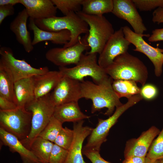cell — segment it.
<instances>
[{"label": "cell", "instance_id": "9c48e42d", "mask_svg": "<svg viewBox=\"0 0 163 163\" xmlns=\"http://www.w3.org/2000/svg\"><path fill=\"white\" fill-rule=\"evenodd\" d=\"M0 66L10 73L15 82L19 80L44 74L49 71L47 66L35 68L24 59L16 58L9 47L2 46L0 48Z\"/></svg>", "mask_w": 163, "mask_h": 163}, {"label": "cell", "instance_id": "5bb4252c", "mask_svg": "<svg viewBox=\"0 0 163 163\" xmlns=\"http://www.w3.org/2000/svg\"><path fill=\"white\" fill-rule=\"evenodd\" d=\"M112 13L127 21L136 33L142 34L147 30L142 18L132 0H113Z\"/></svg>", "mask_w": 163, "mask_h": 163}, {"label": "cell", "instance_id": "d590c367", "mask_svg": "<svg viewBox=\"0 0 163 163\" xmlns=\"http://www.w3.org/2000/svg\"><path fill=\"white\" fill-rule=\"evenodd\" d=\"M14 13V6L11 5H0V24L7 17L11 16Z\"/></svg>", "mask_w": 163, "mask_h": 163}, {"label": "cell", "instance_id": "2e32d148", "mask_svg": "<svg viewBox=\"0 0 163 163\" xmlns=\"http://www.w3.org/2000/svg\"><path fill=\"white\" fill-rule=\"evenodd\" d=\"M29 17L26 9L24 8L18 13L10 25V29L14 34L17 41L27 53L31 52L34 49L32 41L27 26Z\"/></svg>", "mask_w": 163, "mask_h": 163}, {"label": "cell", "instance_id": "f35d334b", "mask_svg": "<svg viewBox=\"0 0 163 163\" xmlns=\"http://www.w3.org/2000/svg\"><path fill=\"white\" fill-rule=\"evenodd\" d=\"M152 21L158 24L163 23V8L155 9L153 12Z\"/></svg>", "mask_w": 163, "mask_h": 163}, {"label": "cell", "instance_id": "d6a6232c", "mask_svg": "<svg viewBox=\"0 0 163 163\" xmlns=\"http://www.w3.org/2000/svg\"><path fill=\"white\" fill-rule=\"evenodd\" d=\"M68 151L54 143L50 154L49 163H64L67 158Z\"/></svg>", "mask_w": 163, "mask_h": 163}, {"label": "cell", "instance_id": "9a60e30c", "mask_svg": "<svg viewBox=\"0 0 163 163\" xmlns=\"http://www.w3.org/2000/svg\"><path fill=\"white\" fill-rule=\"evenodd\" d=\"M84 122V120H82L74 123L73 139L64 163H86L82 156L83 144L93 128L83 126Z\"/></svg>", "mask_w": 163, "mask_h": 163}, {"label": "cell", "instance_id": "484cf974", "mask_svg": "<svg viewBox=\"0 0 163 163\" xmlns=\"http://www.w3.org/2000/svg\"><path fill=\"white\" fill-rule=\"evenodd\" d=\"M136 82L130 80H114L112 86L113 89L119 99L126 97L127 99L140 94L141 88Z\"/></svg>", "mask_w": 163, "mask_h": 163}, {"label": "cell", "instance_id": "d4e9b609", "mask_svg": "<svg viewBox=\"0 0 163 163\" xmlns=\"http://www.w3.org/2000/svg\"><path fill=\"white\" fill-rule=\"evenodd\" d=\"M54 143L38 136L33 142L30 149L41 163H49Z\"/></svg>", "mask_w": 163, "mask_h": 163}, {"label": "cell", "instance_id": "277c9868", "mask_svg": "<svg viewBox=\"0 0 163 163\" xmlns=\"http://www.w3.org/2000/svg\"><path fill=\"white\" fill-rule=\"evenodd\" d=\"M55 107L50 93L35 98L25 105L26 109L32 113L31 129L27 137L21 141L28 149L53 116Z\"/></svg>", "mask_w": 163, "mask_h": 163}, {"label": "cell", "instance_id": "5b68a950", "mask_svg": "<svg viewBox=\"0 0 163 163\" xmlns=\"http://www.w3.org/2000/svg\"><path fill=\"white\" fill-rule=\"evenodd\" d=\"M76 13L89 26L87 41L90 50L88 52L99 55L114 32L112 24L103 15L88 14L82 11Z\"/></svg>", "mask_w": 163, "mask_h": 163}, {"label": "cell", "instance_id": "83f0119b", "mask_svg": "<svg viewBox=\"0 0 163 163\" xmlns=\"http://www.w3.org/2000/svg\"><path fill=\"white\" fill-rule=\"evenodd\" d=\"M62 124L53 116L39 136L54 143L63 128Z\"/></svg>", "mask_w": 163, "mask_h": 163}, {"label": "cell", "instance_id": "603a6c76", "mask_svg": "<svg viewBox=\"0 0 163 163\" xmlns=\"http://www.w3.org/2000/svg\"><path fill=\"white\" fill-rule=\"evenodd\" d=\"M53 116L62 123L65 122L74 123L90 117L82 112L78 101L56 106Z\"/></svg>", "mask_w": 163, "mask_h": 163}, {"label": "cell", "instance_id": "ac0fdd59", "mask_svg": "<svg viewBox=\"0 0 163 163\" xmlns=\"http://www.w3.org/2000/svg\"><path fill=\"white\" fill-rule=\"evenodd\" d=\"M0 139L2 144L8 146L10 151L19 154L22 163H41L32 151L16 137L0 127Z\"/></svg>", "mask_w": 163, "mask_h": 163}, {"label": "cell", "instance_id": "ba28073f", "mask_svg": "<svg viewBox=\"0 0 163 163\" xmlns=\"http://www.w3.org/2000/svg\"><path fill=\"white\" fill-rule=\"evenodd\" d=\"M32 113L25 107L11 110H0V126L20 141L26 139L31 131Z\"/></svg>", "mask_w": 163, "mask_h": 163}, {"label": "cell", "instance_id": "ffe728a7", "mask_svg": "<svg viewBox=\"0 0 163 163\" xmlns=\"http://www.w3.org/2000/svg\"><path fill=\"white\" fill-rule=\"evenodd\" d=\"M160 132L157 127L152 126L143 133L126 150L125 153V158L131 156L145 157L154 138Z\"/></svg>", "mask_w": 163, "mask_h": 163}, {"label": "cell", "instance_id": "d6986e66", "mask_svg": "<svg viewBox=\"0 0 163 163\" xmlns=\"http://www.w3.org/2000/svg\"><path fill=\"white\" fill-rule=\"evenodd\" d=\"M29 18V28L33 31L34 35L32 42L33 46L45 41H50L56 44L64 45L70 40L71 34L69 30H63L57 32L44 30L36 25L34 19Z\"/></svg>", "mask_w": 163, "mask_h": 163}, {"label": "cell", "instance_id": "4fadbf2b", "mask_svg": "<svg viewBox=\"0 0 163 163\" xmlns=\"http://www.w3.org/2000/svg\"><path fill=\"white\" fill-rule=\"evenodd\" d=\"M51 94L56 106L72 102H78L82 98L81 82L63 76Z\"/></svg>", "mask_w": 163, "mask_h": 163}, {"label": "cell", "instance_id": "8992f818", "mask_svg": "<svg viewBox=\"0 0 163 163\" xmlns=\"http://www.w3.org/2000/svg\"><path fill=\"white\" fill-rule=\"evenodd\" d=\"M96 53L87 52L81 55L78 62L72 68L59 67V71L63 76L68 77L82 82L87 77H91L93 82L99 84L108 76L104 69L97 62Z\"/></svg>", "mask_w": 163, "mask_h": 163}, {"label": "cell", "instance_id": "7c38bea8", "mask_svg": "<svg viewBox=\"0 0 163 163\" xmlns=\"http://www.w3.org/2000/svg\"><path fill=\"white\" fill-rule=\"evenodd\" d=\"M131 43L125 37L123 27L114 32L105 44L98 60L99 65L105 69L119 55L128 52Z\"/></svg>", "mask_w": 163, "mask_h": 163}, {"label": "cell", "instance_id": "4dcf8cb0", "mask_svg": "<svg viewBox=\"0 0 163 163\" xmlns=\"http://www.w3.org/2000/svg\"><path fill=\"white\" fill-rule=\"evenodd\" d=\"M74 131L66 127L63 128L56 138L54 143L68 150L72 142Z\"/></svg>", "mask_w": 163, "mask_h": 163}, {"label": "cell", "instance_id": "3957f363", "mask_svg": "<svg viewBox=\"0 0 163 163\" xmlns=\"http://www.w3.org/2000/svg\"><path fill=\"white\" fill-rule=\"evenodd\" d=\"M36 25L40 29L51 32H57L63 30H69L71 34V39L63 47L72 46L78 41L80 35L88 34L89 27L88 24L75 12H71L62 17L56 16L41 19L34 20Z\"/></svg>", "mask_w": 163, "mask_h": 163}, {"label": "cell", "instance_id": "8fae6325", "mask_svg": "<svg viewBox=\"0 0 163 163\" xmlns=\"http://www.w3.org/2000/svg\"><path fill=\"white\" fill-rule=\"evenodd\" d=\"M88 36L87 34L82 38L80 37L78 42L72 46L49 49L45 54L46 59L59 67L72 64L76 65L83 52L90 49L87 41Z\"/></svg>", "mask_w": 163, "mask_h": 163}, {"label": "cell", "instance_id": "8d00e7d4", "mask_svg": "<svg viewBox=\"0 0 163 163\" xmlns=\"http://www.w3.org/2000/svg\"><path fill=\"white\" fill-rule=\"evenodd\" d=\"M17 107L13 102L0 96V110H11L16 109Z\"/></svg>", "mask_w": 163, "mask_h": 163}, {"label": "cell", "instance_id": "e575fe53", "mask_svg": "<svg viewBox=\"0 0 163 163\" xmlns=\"http://www.w3.org/2000/svg\"><path fill=\"white\" fill-rule=\"evenodd\" d=\"M100 151L91 149H82V153L92 163H110L103 159L101 156Z\"/></svg>", "mask_w": 163, "mask_h": 163}, {"label": "cell", "instance_id": "60d3db41", "mask_svg": "<svg viewBox=\"0 0 163 163\" xmlns=\"http://www.w3.org/2000/svg\"><path fill=\"white\" fill-rule=\"evenodd\" d=\"M20 3V0H0V5H14Z\"/></svg>", "mask_w": 163, "mask_h": 163}, {"label": "cell", "instance_id": "836d02e7", "mask_svg": "<svg viewBox=\"0 0 163 163\" xmlns=\"http://www.w3.org/2000/svg\"><path fill=\"white\" fill-rule=\"evenodd\" d=\"M158 94L156 87L152 84H145L141 88L140 94L143 98L147 100H151L156 97Z\"/></svg>", "mask_w": 163, "mask_h": 163}, {"label": "cell", "instance_id": "7a4b0ae2", "mask_svg": "<svg viewBox=\"0 0 163 163\" xmlns=\"http://www.w3.org/2000/svg\"><path fill=\"white\" fill-rule=\"evenodd\" d=\"M104 69L107 74L113 80H132L143 86L148 78V71L145 64L128 52L117 57L110 66Z\"/></svg>", "mask_w": 163, "mask_h": 163}, {"label": "cell", "instance_id": "44dd1931", "mask_svg": "<svg viewBox=\"0 0 163 163\" xmlns=\"http://www.w3.org/2000/svg\"><path fill=\"white\" fill-rule=\"evenodd\" d=\"M62 77L59 70L49 71L44 74L34 76L35 98L50 93L55 88Z\"/></svg>", "mask_w": 163, "mask_h": 163}, {"label": "cell", "instance_id": "ab89813d", "mask_svg": "<svg viewBox=\"0 0 163 163\" xmlns=\"http://www.w3.org/2000/svg\"><path fill=\"white\" fill-rule=\"evenodd\" d=\"M122 163H145V157H130L125 158Z\"/></svg>", "mask_w": 163, "mask_h": 163}, {"label": "cell", "instance_id": "4316f807", "mask_svg": "<svg viewBox=\"0 0 163 163\" xmlns=\"http://www.w3.org/2000/svg\"><path fill=\"white\" fill-rule=\"evenodd\" d=\"M14 82L10 73L0 66V96L14 102Z\"/></svg>", "mask_w": 163, "mask_h": 163}, {"label": "cell", "instance_id": "e0dca14e", "mask_svg": "<svg viewBox=\"0 0 163 163\" xmlns=\"http://www.w3.org/2000/svg\"><path fill=\"white\" fill-rule=\"evenodd\" d=\"M30 18L46 19L56 16L57 8L51 0H20Z\"/></svg>", "mask_w": 163, "mask_h": 163}, {"label": "cell", "instance_id": "b9f144b4", "mask_svg": "<svg viewBox=\"0 0 163 163\" xmlns=\"http://www.w3.org/2000/svg\"><path fill=\"white\" fill-rule=\"evenodd\" d=\"M145 163H160V160H157L153 161H150L147 160L145 158Z\"/></svg>", "mask_w": 163, "mask_h": 163}, {"label": "cell", "instance_id": "6da1fadb", "mask_svg": "<svg viewBox=\"0 0 163 163\" xmlns=\"http://www.w3.org/2000/svg\"><path fill=\"white\" fill-rule=\"evenodd\" d=\"M113 81L108 76L98 84L88 80L81 82L82 98L92 101V113L106 108L107 110L104 114L110 116L115 108L123 104L113 89Z\"/></svg>", "mask_w": 163, "mask_h": 163}, {"label": "cell", "instance_id": "f1b7e54d", "mask_svg": "<svg viewBox=\"0 0 163 163\" xmlns=\"http://www.w3.org/2000/svg\"><path fill=\"white\" fill-rule=\"evenodd\" d=\"M145 158L150 161L163 158V127L157 138L152 142Z\"/></svg>", "mask_w": 163, "mask_h": 163}, {"label": "cell", "instance_id": "74e56055", "mask_svg": "<svg viewBox=\"0 0 163 163\" xmlns=\"http://www.w3.org/2000/svg\"><path fill=\"white\" fill-rule=\"evenodd\" d=\"M148 40L150 42L163 41V28L156 29L152 31V34L148 38Z\"/></svg>", "mask_w": 163, "mask_h": 163}, {"label": "cell", "instance_id": "30bf717a", "mask_svg": "<svg viewBox=\"0 0 163 163\" xmlns=\"http://www.w3.org/2000/svg\"><path fill=\"white\" fill-rule=\"evenodd\" d=\"M122 27L125 38L135 47L133 50L145 55L153 65L155 76L160 77L162 73L163 49L154 47L144 40L143 37H149L150 34H137L127 26Z\"/></svg>", "mask_w": 163, "mask_h": 163}, {"label": "cell", "instance_id": "52a82bcc", "mask_svg": "<svg viewBox=\"0 0 163 163\" xmlns=\"http://www.w3.org/2000/svg\"><path fill=\"white\" fill-rule=\"evenodd\" d=\"M143 98L139 94L128 99L124 104L117 107L113 113L107 119H98L96 127L93 128L83 149L100 151L102 144L106 140V137L110 128L115 124L119 117L129 108L136 104Z\"/></svg>", "mask_w": 163, "mask_h": 163}, {"label": "cell", "instance_id": "f546056e", "mask_svg": "<svg viewBox=\"0 0 163 163\" xmlns=\"http://www.w3.org/2000/svg\"><path fill=\"white\" fill-rule=\"evenodd\" d=\"M57 9L66 16L69 13L81 11L83 0H51Z\"/></svg>", "mask_w": 163, "mask_h": 163}, {"label": "cell", "instance_id": "1f68e13d", "mask_svg": "<svg viewBox=\"0 0 163 163\" xmlns=\"http://www.w3.org/2000/svg\"><path fill=\"white\" fill-rule=\"evenodd\" d=\"M132 0L137 8L141 11H150L155 8H163V0Z\"/></svg>", "mask_w": 163, "mask_h": 163}, {"label": "cell", "instance_id": "cb8c5ba5", "mask_svg": "<svg viewBox=\"0 0 163 163\" xmlns=\"http://www.w3.org/2000/svg\"><path fill=\"white\" fill-rule=\"evenodd\" d=\"M82 10L84 13L89 15L101 16L112 12L113 0H83Z\"/></svg>", "mask_w": 163, "mask_h": 163}, {"label": "cell", "instance_id": "7bdbcfd3", "mask_svg": "<svg viewBox=\"0 0 163 163\" xmlns=\"http://www.w3.org/2000/svg\"><path fill=\"white\" fill-rule=\"evenodd\" d=\"M160 163H163V158L160 160Z\"/></svg>", "mask_w": 163, "mask_h": 163}, {"label": "cell", "instance_id": "7402d4cb", "mask_svg": "<svg viewBox=\"0 0 163 163\" xmlns=\"http://www.w3.org/2000/svg\"><path fill=\"white\" fill-rule=\"evenodd\" d=\"M34 88V76L14 82V102L17 107H25L35 98Z\"/></svg>", "mask_w": 163, "mask_h": 163}]
</instances>
